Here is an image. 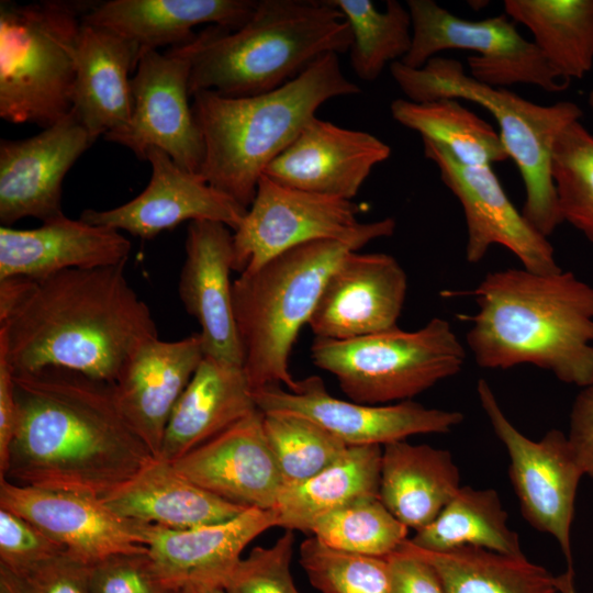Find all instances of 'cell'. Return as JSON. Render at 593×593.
Returning a JSON list of instances; mask_svg holds the SVG:
<instances>
[{
	"label": "cell",
	"mask_w": 593,
	"mask_h": 593,
	"mask_svg": "<svg viewBox=\"0 0 593 593\" xmlns=\"http://www.w3.org/2000/svg\"><path fill=\"white\" fill-rule=\"evenodd\" d=\"M351 32L329 0H257L238 29L210 25L172 47L190 65L189 91L239 98L272 91L320 57L346 53Z\"/></svg>",
	"instance_id": "5b68a950"
},
{
	"label": "cell",
	"mask_w": 593,
	"mask_h": 593,
	"mask_svg": "<svg viewBox=\"0 0 593 593\" xmlns=\"http://www.w3.org/2000/svg\"><path fill=\"white\" fill-rule=\"evenodd\" d=\"M101 501L119 517L170 529L222 523L246 510L205 491L180 474L172 462L155 457Z\"/></svg>",
	"instance_id": "f1b7e54d"
},
{
	"label": "cell",
	"mask_w": 593,
	"mask_h": 593,
	"mask_svg": "<svg viewBox=\"0 0 593 593\" xmlns=\"http://www.w3.org/2000/svg\"><path fill=\"white\" fill-rule=\"evenodd\" d=\"M257 0H109L99 1L83 21L109 29L136 45L142 54L192 42L200 24L236 30L251 15Z\"/></svg>",
	"instance_id": "4316f807"
},
{
	"label": "cell",
	"mask_w": 593,
	"mask_h": 593,
	"mask_svg": "<svg viewBox=\"0 0 593 593\" xmlns=\"http://www.w3.org/2000/svg\"><path fill=\"white\" fill-rule=\"evenodd\" d=\"M338 54L320 57L301 75L272 91L231 98L212 91L192 96L204 158L200 176L245 209L268 165L298 137L326 101L358 94Z\"/></svg>",
	"instance_id": "277c9868"
},
{
	"label": "cell",
	"mask_w": 593,
	"mask_h": 593,
	"mask_svg": "<svg viewBox=\"0 0 593 593\" xmlns=\"http://www.w3.org/2000/svg\"><path fill=\"white\" fill-rule=\"evenodd\" d=\"M409 540L429 551L471 546L524 555L518 534L508 527L507 513L493 489L460 486L436 518Z\"/></svg>",
	"instance_id": "836d02e7"
},
{
	"label": "cell",
	"mask_w": 593,
	"mask_h": 593,
	"mask_svg": "<svg viewBox=\"0 0 593 593\" xmlns=\"http://www.w3.org/2000/svg\"><path fill=\"white\" fill-rule=\"evenodd\" d=\"M126 264L0 280V353L14 373L64 368L113 383L131 355L158 337Z\"/></svg>",
	"instance_id": "6da1fadb"
},
{
	"label": "cell",
	"mask_w": 593,
	"mask_h": 593,
	"mask_svg": "<svg viewBox=\"0 0 593 593\" xmlns=\"http://www.w3.org/2000/svg\"><path fill=\"white\" fill-rule=\"evenodd\" d=\"M407 532L379 496H371L322 516L310 534L335 550L385 558L407 539Z\"/></svg>",
	"instance_id": "8d00e7d4"
},
{
	"label": "cell",
	"mask_w": 593,
	"mask_h": 593,
	"mask_svg": "<svg viewBox=\"0 0 593 593\" xmlns=\"http://www.w3.org/2000/svg\"><path fill=\"white\" fill-rule=\"evenodd\" d=\"M93 593H176L160 575L147 548L110 555L91 563Z\"/></svg>",
	"instance_id": "b9f144b4"
},
{
	"label": "cell",
	"mask_w": 593,
	"mask_h": 593,
	"mask_svg": "<svg viewBox=\"0 0 593 593\" xmlns=\"http://www.w3.org/2000/svg\"><path fill=\"white\" fill-rule=\"evenodd\" d=\"M480 404L508 458V477L524 518L558 541L572 568L571 526L582 467L568 436L548 430L539 440L521 433L507 418L486 380L477 384Z\"/></svg>",
	"instance_id": "7c38bea8"
},
{
	"label": "cell",
	"mask_w": 593,
	"mask_h": 593,
	"mask_svg": "<svg viewBox=\"0 0 593 593\" xmlns=\"http://www.w3.org/2000/svg\"><path fill=\"white\" fill-rule=\"evenodd\" d=\"M460 488L451 454L399 440L382 446L379 497L407 528L433 522Z\"/></svg>",
	"instance_id": "f546056e"
},
{
	"label": "cell",
	"mask_w": 593,
	"mask_h": 593,
	"mask_svg": "<svg viewBox=\"0 0 593 593\" xmlns=\"http://www.w3.org/2000/svg\"><path fill=\"white\" fill-rule=\"evenodd\" d=\"M567 436L584 475L593 479V383L577 395Z\"/></svg>",
	"instance_id": "bcb514c9"
},
{
	"label": "cell",
	"mask_w": 593,
	"mask_h": 593,
	"mask_svg": "<svg viewBox=\"0 0 593 593\" xmlns=\"http://www.w3.org/2000/svg\"><path fill=\"white\" fill-rule=\"evenodd\" d=\"M351 32L350 64L356 76L374 81L388 64L401 61L412 45V20L407 7L388 0L384 11L370 0H329Z\"/></svg>",
	"instance_id": "d590c367"
},
{
	"label": "cell",
	"mask_w": 593,
	"mask_h": 593,
	"mask_svg": "<svg viewBox=\"0 0 593 593\" xmlns=\"http://www.w3.org/2000/svg\"><path fill=\"white\" fill-rule=\"evenodd\" d=\"M385 559L391 593H445L434 567L403 544Z\"/></svg>",
	"instance_id": "f6af8a7d"
},
{
	"label": "cell",
	"mask_w": 593,
	"mask_h": 593,
	"mask_svg": "<svg viewBox=\"0 0 593 593\" xmlns=\"http://www.w3.org/2000/svg\"><path fill=\"white\" fill-rule=\"evenodd\" d=\"M172 465L189 481L246 510L275 508L283 486L259 410Z\"/></svg>",
	"instance_id": "7402d4cb"
},
{
	"label": "cell",
	"mask_w": 593,
	"mask_h": 593,
	"mask_svg": "<svg viewBox=\"0 0 593 593\" xmlns=\"http://www.w3.org/2000/svg\"><path fill=\"white\" fill-rule=\"evenodd\" d=\"M130 251L131 243L120 231L65 214L32 230L1 225L0 280L126 264Z\"/></svg>",
	"instance_id": "d4e9b609"
},
{
	"label": "cell",
	"mask_w": 593,
	"mask_h": 593,
	"mask_svg": "<svg viewBox=\"0 0 593 593\" xmlns=\"http://www.w3.org/2000/svg\"><path fill=\"white\" fill-rule=\"evenodd\" d=\"M557 585L559 593H577L574 588L573 568L557 577Z\"/></svg>",
	"instance_id": "681fc988"
},
{
	"label": "cell",
	"mask_w": 593,
	"mask_h": 593,
	"mask_svg": "<svg viewBox=\"0 0 593 593\" xmlns=\"http://www.w3.org/2000/svg\"><path fill=\"white\" fill-rule=\"evenodd\" d=\"M96 1L0 2V118L49 127L72 111L76 53Z\"/></svg>",
	"instance_id": "ba28073f"
},
{
	"label": "cell",
	"mask_w": 593,
	"mask_h": 593,
	"mask_svg": "<svg viewBox=\"0 0 593 593\" xmlns=\"http://www.w3.org/2000/svg\"><path fill=\"white\" fill-rule=\"evenodd\" d=\"M300 564L321 593H391L385 558L335 550L311 536L300 546Z\"/></svg>",
	"instance_id": "ab89813d"
},
{
	"label": "cell",
	"mask_w": 593,
	"mask_h": 593,
	"mask_svg": "<svg viewBox=\"0 0 593 593\" xmlns=\"http://www.w3.org/2000/svg\"><path fill=\"white\" fill-rule=\"evenodd\" d=\"M0 507L24 517L66 551L89 563L146 547L144 523L119 517L92 495L0 479Z\"/></svg>",
	"instance_id": "d6986e66"
},
{
	"label": "cell",
	"mask_w": 593,
	"mask_h": 593,
	"mask_svg": "<svg viewBox=\"0 0 593 593\" xmlns=\"http://www.w3.org/2000/svg\"><path fill=\"white\" fill-rule=\"evenodd\" d=\"M176 593H199V592L191 588H183L176 591Z\"/></svg>",
	"instance_id": "816d5d0a"
},
{
	"label": "cell",
	"mask_w": 593,
	"mask_h": 593,
	"mask_svg": "<svg viewBox=\"0 0 593 593\" xmlns=\"http://www.w3.org/2000/svg\"><path fill=\"white\" fill-rule=\"evenodd\" d=\"M390 72L410 101L462 99L485 108L496 120L502 143L522 176L523 215L546 237L556 231L563 220L551 174L552 149L560 133L583 115L574 102L536 104L475 80L459 60L445 57L436 56L421 68L395 61Z\"/></svg>",
	"instance_id": "52a82bcc"
},
{
	"label": "cell",
	"mask_w": 593,
	"mask_h": 593,
	"mask_svg": "<svg viewBox=\"0 0 593 593\" xmlns=\"http://www.w3.org/2000/svg\"><path fill=\"white\" fill-rule=\"evenodd\" d=\"M294 532L269 547H255L242 558L223 590L226 593H300L291 574Z\"/></svg>",
	"instance_id": "60d3db41"
},
{
	"label": "cell",
	"mask_w": 593,
	"mask_h": 593,
	"mask_svg": "<svg viewBox=\"0 0 593 593\" xmlns=\"http://www.w3.org/2000/svg\"><path fill=\"white\" fill-rule=\"evenodd\" d=\"M145 159L150 164L152 176L138 195L109 210H85L79 219L143 239H152L186 221L221 222L232 231L238 227L247 209L158 148H149Z\"/></svg>",
	"instance_id": "ac0fdd59"
},
{
	"label": "cell",
	"mask_w": 593,
	"mask_h": 593,
	"mask_svg": "<svg viewBox=\"0 0 593 593\" xmlns=\"http://www.w3.org/2000/svg\"><path fill=\"white\" fill-rule=\"evenodd\" d=\"M382 446H349L313 477L284 484L275 511L278 527L310 534L322 516L357 500L379 496Z\"/></svg>",
	"instance_id": "4dcf8cb0"
},
{
	"label": "cell",
	"mask_w": 593,
	"mask_h": 593,
	"mask_svg": "<svg viewBox=\"0 0 593 593\" xmlns=\"http://www.w3.org/2000/svg\"><path fill=\"white\" fill-rule=\"evenodd\" d=\"M200 334L142 344L113 382L118 405L133 430L159 458L169 417L202 361Z\"/></svg>",
	"instance_id": "cb8c5ba5"
},
{
	"label": "cell",
	"mask_w": 593,
	"mask_h": 593,
	"mask_svg": "<svg viewBox=\"0 0 593 593\" xmlns=\"http://www.w3.org/2000/svg\"><path fill=\"white\" fill-rule=\"evenodd\" d=\"M184 251L178 294L201 327L205 356L243 366L230 278L234 271L233 231L221 222H189Z\"/></svg>",
	"instance_id": "603a6c76"
},
{
	"label": "cell",
	"mask_w": 593,
	"mask_h": 593,
	"mask_svg": "<svg viewBox=\"0 0 593 593\" xmlns=\"http://www.w3.org/2000/svg\"><path fill=\"white\" fill-rule=\"evenodd\" d=\"M357 215L353 201L286 187L262 175L251 204L233 231L234 271H253L314 240H354L366 246L394 234L393 217L363 223Z\"/></svg>",
	"instance_id": "30bf717a"
},
{
	"label": "cell",
	"mask_w": 593,
	"mask_h": 593,
	"mask_svg": "<svg viewBox=\"0 0 593 593\" xmlns=\"http://www.w3.org/2000/svg\"><path fill=\"white\" fill-rule=\"evenodd\" d=\"M412 20V45L401 60L421 68L446 49H466L477 55L468 58L470 76L491 87L514 83L537 86L560 92L569 85L560 80L544 55L516 30L506 14L472 21L461 19L433 0H409Z\"/></svg>",
	"instance_id": "8fae6325"
},
{
	"label": "cell",
	"mask_w": 593,
	"mask_h": 593,
	"mask_svg": "<svg viewBox=\"0 0 593 593\" xmlns=\"http://www.w3.org/2000/svg\"><path fill=\"white\" fill-rule=\"evenodd\" d=\"M588 103H589L591 110L593 111V89L589 93Z\"/></svg>",
	"instance_id": "f5cc1de1"
},
{
	"label": "cell",
	"mask_w": 593,
	"mask_h": 593,
	"mask_svg": "<svg viewBox=\"0 0 593 593\" xmlns=\"http://www.w3.org/2000/svg\"><path fill=\"white\" fill-rule=\"evenodd\" d=\"M467 345L484 369L533 365L581 389L593 383V287L571 271L489 272L471 292Z\"/></svg>",
	"instance_id": "3957f363"
},
{
	"label": "cell",
	"mask_w": 593,
	"mask_h": 593,
	"mask_svg": "<svg viewBox=\"0 0 593 593\" xmlns=\"http://www.w3.org/2000/svg\"><path fill=\"white\" fill-rule=\"evenodd\" d=\"M199 593H226L223 589H208L199 591Z\"/></svg>",
	"instance_id": "f907efd6"
},
{
	"label": "cell",
	"mask_w": 593,
	"mask_h": 593,
	"mask_svg": "<svg viewBox=\"0 0 593 593\" xmlns=\"http://www.w3.org/2000/svg\"><path fill=\"white\" fill-rule=\"evenodd\" d=\"M16 402L13 371L0 353V478L8 469L9 452L16 429Z\"/></svg>",
	"instance_id": "7dc6e473"
},
{
	"label": "cell",
	"mask_w": 593,
	"mask_h": 593,
	"mask_svg": "<svg viewBox=\"0 0 593 593\" xmlns=\"http://www.w3.org/2000/svg\"><path fill=\"white\" fill-rule=\"evenodd\" d=\"M93 144L71 111L38 134L0 141V222L10 226L35 217L43 223L64 215L61 183L77 159Z\"/></svg>",
	"instance_id": "2e32d148"
},
{
	"label": "cell",
	"mask_w": 593,
	"mask_h": 593,
	"mask_svg": "<svg viewBox=\"0 0 593 593\" xmlns=\"http://www.w3.org/2000/svg\"><path fill=\"white\" fill-rule=\"evenodd\" d=\"M264 429L283 485L313 477L349 447L316 423L295 414H264Z\"/></svg>",
	"instance_id": "74e56055"
},
{
	"label": "cell",
	"mask_w": 593,
	"mask_h": 593,
	"mask_svg": "<svg viewBox=\"0 0 593 593\" xmlns=\"http://www.w3.org/2000/svg\"><path fill=\"white\" fill-rule=\"evenodd\" d=\"M138 59L134 43L83 21L76 53L72 111L93 143L128 123L133 110L130 72Z\"/></svg>",
	"instance_id": "484cf974"
},
{
	"label": "cell",
	"mask_w": 593,
	"mask_h": 593,
	"mask_svg": "<svg viewBox=\"0 0 593 593\" xmlns=\"http://www.w3.org/2000/svg\"><path fill=\"white\" fill-rule=\"evenodd\" d=\"M422 141L425 157L436 165L443 183L458 199L463 210L468 233V262L481 261L490 247L502 245L527 270L537 273L561 270L553 247L517 211L492 166H465L441 145L426 138Z\"/></svg>",
	"instance_id": "9a60e30c"
},
{
	"label": "cell",
	"mask_w": 593,
	"mask_h": 593,
	"mask_svg": "<svg viewBox=\"0 0 593 593\" xmlns=\"http://www.w3.org/2000/svg\"><path fill=\"white\" fill-rule=\"evenodd\" d=\"M403 545L434 567L445 593H559L557 577L525 555L471 546L429 551L414 546L409 538Z\"/></svg>",
	"instance_id": "d6a6232c"
},
{
	"label": "cell",
	"mask_w": 593,
	"mask_h": 593,
	"mask_svg": "<svg viewBox=\"0 0 593 593\" xmlns=\"http://www.w3.org/2000/svg\"><path fill=\"white\" fill-rule=\"evenodd\" d=\"M505 14L525 25L555 75L569 85L593 67V0H505Z\"/></svg>",
	"instance_id": "1f68e13d"
},
{
	"label": "cell",
	"mask_w": 593,
	"mask_h": 593,
	"mask_svg": "<svg viewBox=\"0 0 593 593\" xmlns=\"http://www.w3.org/2000/svg\"><path fill=\"white\" fill-rule=\"evenodd\" d=\"M278 525L273 508H248L228 521L188 529L144 523L143 545L172 589H223L245 548Z\"/></svg>",
	"instance_id": "44dd1931"
},
{
	"label": "cell",
	"mask_w": 593,
	"mask_h": 593,
	"mask_svg": "<svg viewBox=\"0 0 593 593\" xmlns=\"http://www.w3.org/2000/svg\"><path fill=\"white\" fill-rule=\"evenodd\" d=\"M90 570L91 563L64 551L20 577L30 593H93Z\"/></svg>",
	"instance_id": "ee69618b"
},
{
	"label": "cell",
	"mask_w": 593,
	"mask_h": 593,
	"mask_svg": "<svg viewBox=\"0 0 593 593\" xmlns=\"http://www.w3.org/2000/svg\"><path fill=\"white\" fill-rule=\"evenodd\" d=\"M254 399L264 414L303 416L348 446H384L412 435L447 433L463 421L458 411L428 409L412 400L384 405L340 400L327 392L317 376L298 380L294 391L265 385L254 390Z\"/></svg>",
	"instance_id": "5bb4252c"
},
{
	"label": "cell",
	"mask_w": 593,
	"mask_h": 593,
	"mask_svg": "<svg viewBox=\"0 0 593 593\" xmlns=\"http://www.w3.org/2000/svg\"><path fill=\"white\" fill-rule=\"evenodd\" d=\"M189 60L174 49L142 54L131 79L128 123L104 135L145 159L149 148L165 152L183 169L200 174L204 158L201 131L189 102Z\"/></svg>",
	"instance_id": "4fadbf2b"
},
{
	"label": "cell",
	"mask_w": 593,
	"mask_h": 593,
	"mask_svg": "<svg viewBox=\"0 0 593 593\" xmlns=\"http://www.w3.org/2000/svg\"><path fill=\"white\" fill-rule=\"evenodd\" d=\"M390 111L394 121L441 145L465 166H492L510 158L500 134L456 99H396Z\"/></svg>",
	"instance_id": "e575fe53"
},
{
	"label": "cell",
	"mask_w": 593,
	"mask_h": 593,
	"mask_svg": "<svg viewBox=\"0 0 593 593\" xmlns=\"http://www.w3.org/2000/svg\"><path fill=\"white\" fill-rule=\"evenodd\" d=\"M310 351L351 401L370 405L412 400L459 373L466 360L462 343L440 317L416 331L396 326L351 339L314 337Z\"/></svg>",
	"instance_id": "9c48e42d"
},
{
	"label": "cell",
	"mask_w": 593,
	"mask_h": 593,
	"mask_svg": "<svg viewBox=\"0 0 593 593\" xmlns=\"http://www.w3.org/2000/svg\"><path fill=\"white\" fill-rule=\"evenodd\" d=\"M13 483L104 497L154 456L123 416L113 383L64 368L13 372Z\"/></svg>",
	"instance_id": "7a4b0ae2"
},
{
	"label": "cell",
	"mask_w": 593,
	"mask_h": 593,
	"mask_svg": "<svg viewBox=\"0 0 593 593\" xmlns=\"http://www.w3.org/2000/svg\"><path fill=\"white\" fill-rule=\"evenodd\" d=\"M0 593H30V590L20 575L0 566Z\"/></svg>",
	"instance_id": "c3c4849f"
},
{
	"label": "cell",
	"mask_w": 593,
	"mask_h": 593,
	"mask_svg": "<svg viewBox=\"0 0 593 593\" xmlns=\"http://www.w3.org/2000/svg\"><path fill=\"white\" fill-rule=\"evenodd\" d=\"M64 551L31 522L0 507V566L21 575Z\"/></svg>",
	"instance_id": "7bdbcfd3"
},
{
	"label": "cell",
	"mask_w": 593,
	"mask_h": 593,
	"mask_svg": "<svg viewBox=\"0 0 593 593\" xmlns=\"http://www.w3.org/2000/svg\"><path fill=\"white\" fill-rule=\"evenodd\" d=\"M256 410L244 367L204 356L169 417L159 458L174 462Z\"/></svg>",
	"instance_id": "83f0119b"
},
{
	"label": "cell",
	"mask_w": 593,
	"mask_h": 593,
	"mask_svg": "<svg viewBox=\"0 0 593 593\" xmlns=\"http://www.w3.org/2000/svg\"><path fill=\"white\" fill-rule=\"evenodd\" d=\"M363 247L354 240L323 239L291 248L233 281V310L243 367L254 390L284 384L294 391L289 359L301 328L336 266Z\"/></svg>",
	"instance_id": "8992f818"
},
{
	"label": "cell",
	"mask_w": 593,
	"mask_h": 593,
	"mask_svg": "<svg viewBox=\"0 0 593 593\" xmlns=\"http://www.w3.org/2000/svg\"><path fill=\"white\" fill-rule=\"evenodd\" d=\"M406 290V273L393 256L350 251L329 275L307 325L314 337L337 340L394 328Z\"/></svg>",
	"instance_id": "e0dca14e"
},
{
	"label": "cell",
	"mask_w": 593,
	"mask_h": 593,
	"mask_svg": "<svg viewBox=\"0 0 593 593\" xmlns=\"http://www.w3.org/2000/svg\"><path fill=\"white\" fill-rule=\"evenodd\" d=\"M551 174L563 222L593 244V135L580 121L558 136Z\"/></svg>",
	"instance_id": "f35d334b"
},
{
	"label": "cell",
	"mask_w": 593,
	"mask_h": 593,
	"mask_svg": "<svg viewBox=\"0 0 593 593\" xmlns=\"http://www.w3.org/2000/svg\"><path fill=\"white\" fill-rule=\"evenodd\" d=\"M391 148L377 136L314 118L266 168L264 176L293 189L349 200Z\"/></svg>",
	"instance_id": "ffe728a7"
}]
</instances>
